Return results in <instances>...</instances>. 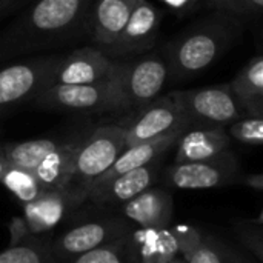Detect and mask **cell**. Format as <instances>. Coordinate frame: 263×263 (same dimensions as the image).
Returning a JSON list of instances; mask_svg holds the SVG:
<instances>
[{
  "instance_id": "1",
  "label": "cell",
  "mask_w": 263,
  "mask_h": 263,
  "mask_svg": "<svg viewBox=\"0 0 263 263\" xmlns=\"http://www.w3.org/2000/svg\"><path fill=\"white\" fill-rule=\"evenodd\" d=\"M92 2L37 0L0 32V60L74 35L86 23Z\"/></svg>"
},
{
  "instance_id": "2",
  "label": "cell",
  "mask_w": 263,
  "mask_h": 263,
  "mask_svg": "<svg viewBox=\"0 0 263 263\" xmlns=\"http://www.w3.org/2000/svg\"><path fill=\"white\" fill-rule=\"evenodd\" d=\"M242 18L217 9L182 31L166 45L168 79L183 80L205 71L240 35Z\"/></svg>"
},
{
  "instance_id": "3",
  "label": "cell",
  "mask_w": 263,
  "mask_h": 263,
  "mask_svg": "<svg viewBox=\"0 0 263 263\" xmlns=\"http://www.w3.org/2000/svg\"><path fill=\"white\" fill-rule=\"evenodd\" d=\"M125 148L123 125L99 126L80 140L69 180L62 190L76 208L86 202L89 186L108 171Z\"/></svg>"
},
{
  "instance_id": "4",
  "label": "cell",
  "mask_w": 263,
  "mask_h": 263,
  "mask_svg": "<svg viewBox=\"0 0 263 263\" xmlns=\"http://www.w3.org/2000/svg\"><path fill=\"white\" fill-rule=\"evenodd\" d=\"M168 80V66L159 55L117 62L109 80L114 114L139 109L157 97Z\"/></svg>"
},
{
  "instance_id": "5",
  "label": "cell",
  "mask_w": 263,
  "mask_h": 263,
  "mask_svg": "<svg viewBox=\"0 0 263 263\" xmlns=\"http://www.w3.org/2000/svg\"><path fill=\"white\" fill-rule=\"evenodd\" d=\"M170 94L191 128H227L234 120L247 116L230 85L171 91Z\"/></svg>"
},
{
  "instance_id": "6",
  "label": "cell",
  "mask_w": 263,
  "mask_h": 263,
  "mask_svg": "<svg viewBox=\"0 0 263 263\" xmlns=\"http://www.w3.org/2000/svg\"><path fill=\"white\" fill-rule=\"evenodd\" d=\"M131 233V225L125 217H96L79 222L60 236L51 237V253L57 263L68 262Z\"/></svg>"
},
{
  "instance_id": "7",
  "label": "cell",
  "mask_w": 263,
  "mask_h": 263,
  "mask_svg": "<svg viewBox=\"0 0 263 263\" xmlns=\"http://www.w3.org/2000/svg\"><path fill=\"white\" fill-rule=\"evenodd\" d=\"M65 55H46L17 62L0 69V109L34 100L52 82Z\"/></svg>"
},
{
  "instance_id": "8",
  "label": "cell",
  "mask_w": 263,
  "mask_h": 263,
  "mask_svg": "<svg viewBox=\"0 0 263 263\" xmlns=\"http://www.w3.org/2000/svg\"><path fill=\"white\" fill-rule=\"evenodd\" d=\"M240 165L227 149L222 154L199 162L174 163L165 171V182L177 190H208L239 183Z\"/></svg>"
},
{
  "instance_id": "9",
  "label": "cell",
  "mask_w": 263,
  "mask_h": 263,
  "mask_svg": "<svg viewBox=\"0 0 263 263\" xmlns=\"http://www.w3.org/2000/svg\"><path fill=\"white\" fill-rule=\"evenodd\" d=\"M126 146L148 142L174 131L190 129L191 125L180 111L171 94L156 97L149 103L137 109L134 119L123 125Z\"/></svg>"
},
{
  "instance_id": "10",
  "label": "cell",
  "mask_w": 263,
  "mask_h": 263,
  "mask_svg": "<svg viewBox=\"0 0 263 263\" xmlns=\"http://www.w3.org/2000/svg\"><path fill=\"white\" fill-rule=\"evenodd\" d=\"M109 80L94 85H49L34 102L40 108L54 111L114 114Z\"/></svg>"
},
{
  "instance_id": "11",
  "label": "cell",
  "mask_w": 263,
  "mask_h": 263,
  "mask_svg": "<svg viewBox=\"0 0 263 263\" xmlns=\"http://www.w3.org/2000/svg\"><path fill=\"white\" fill-rule=\"evenodd\" d=\"M22 206L23 216L12 219L9 225L11 243L26 236H46L76 208L63 191H42L39 197Z\"/></svg>"
},
{
  "instance_id": "12",
  "label": "cell",
  "mask_w": 263,
  "mask_h": 263,
  "mask_svg": "<svg viewBox=\"0 0 263 263\" xmlns=\"http://www.w3.org/2000/svg\"><path fill=\"white\" fill-rule=\"evenodd\" d=\"M160 18L162 12L153 3L140 0L117 39L100 49L111 59L137 55L149 51L157 40Z\"/></svg>"
},
{
  "instance_id": "13",
  "label": "cell",
  "mask_w": 263,
  "mask_h": 263,
  "mask_svg": "<svg viewBox=\"0 0 263 263\" xmlns=\"http://www.w3.org/2000/svg\"><path fill=\"white\" fill-rule=\"evenodd\" d=\"M117 66V60L108 57L99 48H82L62 59L51 85H94L108 82Z\"/></svg>"
},
{
  "instance_id": "14",
  "label": "cell",
  "mask_w": 263,
  "mask_h": 263,
  "mask_svg": "<svg viewBox=\"0 0 263 263\" xmlns=\"http://www.w3.org/2000/svg\"><path fill=\"white\" fill-rule=\"evenodd\" d=\"M162 157L154 162L143 165L140 168L131 170L112 179L111 182L94 186L88 191L86 202L96 205H109V206H122L128 200L134 199L145 190L156 185L160 174Z\"/></svg>"
},
{
  "instance_id": "15",
  "label": "cell",
  "mask_w": 263,
  "mask_h": 263,
  "mask_svg": "<svg viewBox=\"0 0 263 263\" xmlns=\"http://www.w3.org/2000/svg\"><path fill=\"white\" fill-rule=\"evenodd\" d=\"M173 194L160 186H151L122 205L126 220L137 223L145 230L168 228L173 217Z\"/></svg>"
},
{
  "instance_id": "16",
  "label": "cell",
  "mask_w": 263,
  "mask_h": 263,
  "mask_svg": "<svg viewBox=\"0 0 263 263\" xmlns=\"http://www.w3.org/2000/svg\"><path fill=\"white\" fill-rule=\"evenodd\" d=\"M139 2L140 0H94L86 20L92 40L102 46L112 43L125 28Z\"/></svg>"
},
{
  "instance_id": "17",
  "label": "cell",
  "mask_w": 263,
  "mask_h": 263,
  "mask_svg": "<svg viewBox=\"0 0 263 263\" xmlns=\"http://www.w3.org/2000/svg\"><path fill=\"white\" fill-rule=\"evenodd\" d=\"M185 131H174L171 134H166V136H162V137H157V139H153V140H148V142H142V143H137V145L126 146L122 151V154L116 159V162L108 168V171H105L89 186V190L94 188V186L105 185V183L111 182L112 179H116L117 176H120L123 173L140 168V166L148 165V163L154 162L156 159L162 157L173 145L177 143L179 137Z\"/></svg>"
},
{
  "instance_id": "18",
  "label": "cell",
  "mask_w": 263,
  "mask_h": 263,
  "mask_svg": "<svg viewBox=\"0 0 263 263\" xmlns=\"http://www.w3.org/2000/svg\"><path fill=\"white\" fill-rule=\"evenodd\" d=\"M174 163L213 159L230 148L231 137L227 128H190L179 137Z\"/></svg>"
},
{
  "instance_id": "19",
  "label": "cell",
  "mask_w": 263,
  "mask_h": 263,
  "mask_svg": "<svg viewBox=\"0 0 263 263\" xmlns=\"http://www.w3.org/2000/svg\"><path fill=\"white\" fill-rule=\"evenodd\" d=\"M80 140L60 142L35 166L32 173L43 191H62L66 186Z\"/></svg>"
},
{
  "instance_id": "20",
  "label": "cell",
  "mask_w": 263,
  "mask_h": 263,
  "mask_svg": "<svg viewBox=\"0 0 263 263\" xmlns=\"http://www.w3.org/2000/svg\"><path fill=\"white\" fill-rule=\"evenodd\" d=\"M228 85L247 116L263 117L262 55L253 57Z\"/></svg>"
},
{
  "instance_id": "21",
  "label": "cell",
  "mask_w": 263,
  "mask_h": 263,
  "mask_svg": "<svg viewBox=\"0 0 263 263\" xmlns=\"http://www.w3.org/2000/svg\"><path fill=\"white\" fill-rule=\"evenodd\" d=\"M137 263H168L180 254L177 239L171 228L145 230L131 233Z\"/></svg>"
},
{
  "instance_id": "22",
  "label": "cell",
  "mask_w": 263,
  "mask_h": 263,
  "mask_svg": "<svg viewBox=\"0 0 263 263\" xmlns=\"http://www.w3.org/2000/svg\"><path fill=\"white\" fill-rule=\"evenodd\" d=\"M60 142L54 139H32L12 143H0V157L11 166L34 171L42 159Z\"/></svg>"
},
{
  "instance_id": "23",
  "label": "cell",
  "mask_w": 263,
  "mask_h": 263,
  "mask_svg": "<svg viewBox=\"0 0 263 263\" xmlns=\"http://www.w3.org/2000/svg\"><path fill=\"white\" fill-rule=\"evenodd\" d=\"M0 263H57L49 236H26L0 253Z\"/></svg>"
},
{
  "instance_id": "24",
  "label": "cell",
  "mask_w": 263,
  "mask_h": 263,
  "mask_svg": "<svg viewBox=\"0 0 263 263\" xmlns=\"http://www.w3.org/2000/svg\"><path fill=\"white\" fill-rule=\"evenodd\" d=\"M180 256L188 263H248L220 240L203 234Z\"/></svg>"
},
{
  "instance_id": "25",
  "label": "cell",
  "mask_w": 263,
  "mask_h": 263,
  "mask_svg": "<svg viewBox=\"0 0 263 263\" xmlns=\"http://www.w3.org/2000/svg\"><path fill=\"white\" fill-rule=\"evenodd\" d=\"M63 263H137L131 234L105 243Z\"/></svg>"
},
{
  "instance_id": "26",
  "label": "cell",
  "mask_w": 263,
  "mask_h": 263,
  "mask_svg": "<svg viewBox=\"0 0 263 263\" xmlns=\"http://www.w3.org/2000/svg\"><path fill=\"white\" fill-rule=\"evenodd\" d=\"M0 183L14 194V197L22 203H29L35 197L42 194V186L39 180L35 179L32 171L18 168V166H8L6 171L3 173Z\"/></svg>"
},
{
  "instance_id": "27",
  "label": "cell",
  "mask_w": 263,
  "mask_h": 263,
  "mask_svg": "<svg viewBox=\"0 0 263 263\" xmlns=\"http://www.w3.org/2000/svg\"><path fill=\"white\" fill-rule=\"evenodd\" d=\"M227 133L240 143L259 146L263 143V117H240L228 125Z\"/></svg>"
},
{
  "instance_id": "28",
  "label": "cell",
  "mask_w": 263,
  "mask_h": 263,
  "mask_svg": "<svg viewBox=\"0 0 263 263\" xmlns=\"http://www.w3.org/2000/svg\"><path fill=\"white\" fill-rule=\"evenodd\" d=\"M237 234L242 239V243L257 257L259 262H262V225H253V222H248L247 227L237 228Z\"/></svg>"
},
{
  "instance_id": "29",
  "label": "cell",
  "mask_w": 263,
  "mask_h": 263,
  "mask_svg": "<svg viewBox=\"0 0 263 263\" xmlns=\"http://www.w3.org/2000/svg\"><path fill=\"white\" fill-rule=\"evenodd\" d=\"M263 0H231L230 14L239 18H256L262 14Z\"/></svg>"
},
{
  "instance_id": "30",
  "label": "cell",
  "mask_w": 263,
  "mask_h": 263,
  "mask_svg": "<svg viewBox=\"0 0 263 263\" xmlns=\"http://www.w3.org/2000/svg\"><path fill=\"white\" fill-rule=\"evenodd\" d=\"M239 183L254 190V191H263V174H248V176H242Z\"/></svg>"
},
{
  "instance_id": "31",
  "label": "cell",
  "mask_w": 263,
  "mask_h": 263,
  "mask_svg": "<svg viewBox=\"0 0 263 263\" xmlns=\"http://www.w3.org/2000/svg\"><path fill=\"white\" fill-rule=\"evenodd\" d=\"M26 2L29 0H0V20L12 14L14 11H17Z\"/></svg>"
},
{
  "instance_id": "32",
  "label": "cell",
  "mask_w": 263,
  "mask_h": 263,
  "mask_svg": "<svg viewBox=\"0 0 263 263\" xmlns=\"http://www.w3.org/2000/svg\"><path fill=\"white\" fill-rule=\"evenodd\" d=\"M208 3L210 5H213L214 8H217V9H220V11H230V3H231V0H208Z\"/></svg>"
},
{
  "instance_id": "33",
  "label": "cell",
  "mask_w": 263,
  "mask_h": 263,
  "mask_svg": "<svg viewBox=\"0 0 263 263\" xmlns=\"http://www.w3.org/2000/svg\"><path fill=\"white\" fill-rule=\"evenodd\" d=\"M190 2H191V0H166V3L171 5L173 8H182V6L188 5Z\"/></svg>"
},
{
  "instance_id": "34",
  "label": "cell",
  "mask_w": 263,
  "mask_h": 263,
  "mask_svg": "<svg viewBox=\"0 0 263 263\" xmlns=\"http://www.w3.org/2000/svg\"><path fill=\"white\" fill-rule=\"evenodd\" d=\"M8 166H9V165H8V163L0 157V179H2V176H3V173L6 171V168H8Z\"/></svg>"
},
{
  "instance_id": "35",
  "label": "cell",
  "mask_w": 263,
  "mask_h": 263,
  "mask_svg": "<svg viewBox=\"0 0 263 263\" xmlns=\"http://www.w3.org/2000/svg\"><path fill=\"white\" fill-rule=\"evenodd\" d=\"M168 263H188V262H186V260H185V259H183V257H182V256L179 254L177 257H174L173 260H170Z\"/></svg>"
}]
</instances>
